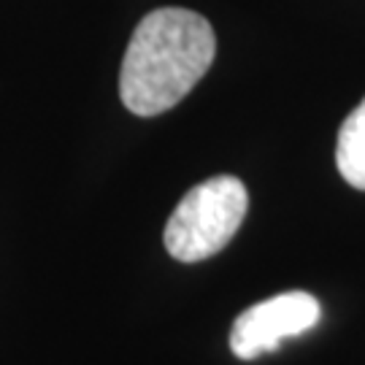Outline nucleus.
<instances>
[{
    "mask_svg": "<svg viewBox=\"0 0 365 365\" xmlns=\"http://www.w3.org/2000/svg\"><path fill=\"white\" fill-rule=\"evenodd\" d=\"M217 36L190 9L149 11L133 30L119 71V98L135 117H157L179 106L209 73Z\"/></svg>",
    "mask_w": 365,
    "mask_h": 365,
    "instance_id": "1",
    "label": "nucleus"
},
{
    "mask_svg": "<svg viewBox=\"0 0 365 365\" xmlns=\"http://www.w3.org/2000/svg\"><path fill=\"white\" fill-rule=\"evenodd\" d=\"M247 187L235 176H214L195 184L165 225V249L173 260L200 262L220 255L247 217Z\"/></svg>",
    "mask_w": 365,
    "mask_h": 365,
    "instance_id": "2",
    "label": "nucleus"
},
{
    "mask_svg": "<svg viewBox=\"0 0 365 365\" xmlns=\"http://www.w3.org/2000/svg\"><path fill=\"white\" fill-rule=\"evenodd\" d=\"M319 300L309 292H282L238 314L230 330V349L238 360L276 352L279 344L312 330L319 322Z\"/></svg>",
    "mask_w": 365,
    "mask_h": 365,
    "instance_id": "3",
    "label": "nucleus"
},
{
    "mask_svg": "<svg viewBox=\"0 0 365 365\" xmlns=\"http://www.w3.org/2000/svg\"><path fill=\"white\" fill-rule=\"evenodd\" d=\"M336 165L344 182L352 184L354 190H365V98L341 125Z\"/></svg>",
    "mask_w": 365,
    "mask_h": 365,
    "instance_id": "4",
    "label": "nucleus"
}]
</instances>
